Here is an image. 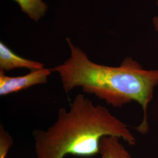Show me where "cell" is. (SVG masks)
<instances>
[{"mask_svg":"<svg viewBox=\"0 0 158 158\" xmlns=\"http://www.w3.org/2000/svg\"><path fill=\"white\" fill-rule=\"evenodd\" d=\"M18 5L23 12L35 22H38L45 15L48 6L42 0H14Z\"/></svg>","mask_w":158,"mask_h":158,"instance_id":"8992f818","label":"cell"},{"mask_svg":"<svg viewBox=\"0 0 158 158\" xmlns=\"http://www.w3.org/2000/svg\"><path fill=\"white\" fill-rule=\"evenodd\" d=\"M32 135L36 158L93 156L99 154L100 141L108 136L122 139L130 145L136 143L124 123L82 94L75 97L68 110H58L53 124L45 131H34Z\"/></svg>","mask_w":158,"mask_h":158,"instance_id":"7a4b0ae2","label":"cell"},{"mask_svg":"<svg viewBox=\"0 0 158 158\" xmlns=\"http://www.w3.org/2000/svg\"><path fill=\"white\" fill-rule=\"evenodd\" d=\"M66 41L70 56L51 69L59 74L64 91L69 93L81 87L85 93L94 95L113 107L138 102L143 117L136 130L142 134L147 133V110L158 85V70L145 69L131 57H125L118 66L99 64L91 61L69 38Z\"/></svg>","mask_w":158,"mask_h":158,"instance_id":"6da1fadb","label":"cell"},{"mask_svg":"<svg viewBox=\"0 0 158 158\" xmlns=\"http://www.w3.org/2000/svg\"><path fill=\"white\" fill-rule=\"evenodd\" d=\"M119 139L113 136L102 138L99 152L102 158H132Z\"/></svg>","mask_w":158,"mask_h":158,"instance_id":"5b68a950","label":"cell"},{"mask_svg":"<svg viewBox=\"0 0 158 158\" xmlns=\"http://www.w3.org/2000/svg\"><path fill=\"white\" fill-rule=\"evenodd\" d=\"M52 72L51 69L43 68L32 70L23 76L10 77L0 71V96H8L36 85L46 83Z\"/></svg>","mask_w":158,"mask_h":158,"instance_id":"3957f363","label":"cell"},{"mask_svg":"<svg viewBox=\"0 0 158 158\" xmlns=\"http://www.w3.org/2000/svg\"><path fill=\"white\" fill-rule=\"evenodd\" d=\"M13 141L11 135L4 130L3 126L0 127V158H6Z\"/></svg>","mask_w":158,"mask_h":158,"instance_id":"52a82bcc","label":"cell"},{"mask_svg":"<svg viewBox=\"0 0 158 158\" xmlns=\"http://www.w3.org/2000/svg\"><path fill=\"white\" fill-rule=\"evenodd\" d=\"M18 68H25L32 71L43 69L44 65L42 63L31 60L18 55L1 41L0 71L5 72Z\"/></svg>","mask_w":158,"mask_h":158,"instance_id":"277c9868","label":"cell"},{"mask_svg":"<svg viewBox=\"0 0 158 158\" xmlns=\"http://www.w3.org/2000/svg\"><path fill=\"white\" fill-rule=\"evenodd\" d=\"M156 5L158 6V0H156ZM152 23L154 28L158 32V16L153 18Z\"/></svg>","mask_w":158,"mask_h":158,"instance_id":"ba28073f","label":"cell"}]
</instances>
